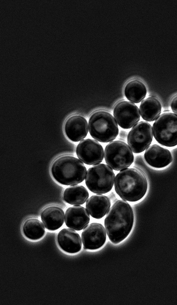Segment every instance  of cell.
<instances>
[{"label": "cell", "instance_id": "1", "mask_svg": "<svg viewBox=\"0 0 177 305\" xmlns=\"http://www.w3.org/2000/svg\"><path fill=\"white\" fill-rule=\"evenodd\" d=\"M134 218L132 208L126 201L119 200L114 203L104 220L106 233L113 243L118 244L127 237Z\"/></svg>", "mask_w": 177, "mask_h": 305}, {"label": "cell", "instance_id": "2", "mask_svg": "<svg viewBox=\"0 0 177 305\" xmlns=\"http://www.w3.org/2000/svg\"><path fill=\"white\" fill-rule=\"evenodd\" d=\"M114 186L116 193L121 199L136 202L146 194L148 182L145 175L139 169L125 168L116 175Z\"/></svg>", "mask_w": 177, "mask_h": 305}, {"label": "cell", "instance_id": "3", "mask_svg": "<svg viewBox=\"0 0 177 305\" xmlns=\"http://www.w3.org/2000/svg\"><path fill=\"white\" fill-rule=\"evenodd\" d=\"M51 172L54 179L65 185H74L85 179L87 169L83 162L74 156L63 155L52 163Z\"/></svg>", "mask_w": 177, "mask_h": 305}, {"label": "cell", "instance_id": "4", "mask_svg": "<svg viewBox=\"0 0 177 305\" xmlns=\"http://www.w3.org/2000/svg\"><path fill=\"white\" fill-rule=\"evenodd\" d=\"M88 125L91 136L100 142H110L115 140L118 134L116 120L105 111L94 112L89 119Z\"/></svg>", "mask_w": 177, "mask_h": 305}, {"label": "cell", "instance_id": "5", "mask_svg": "<svg viewBox=\"0 0 177 305\" xmlns=\"http://www.w3.org/2000/svg\"><path fill=\"white\" fill-rule=\"evenodd\" d=\"M115 176L113 170L108 165L104 163L97 164L88 170L85 183L92 192L105 194L112 189Z\"/></svg>", "mask_w": 177, "mask_h": 305}, {"label": "cell", "instance_id": "6", "mask_svg": "<svg viewBox=\"0 0 177 305\" xmlns=\"http://www.w3.org/2000/svg\"><path fill=\"white\" fill-rule=\"evenodd\" d=\"M152 131L160 144L172 147L177 145V115L171 112L161 114L153 124Z\"/></svg>", "mask_w": 177, "mask_h": 305}, {"label": "cell", "instance_id": "7", "mask_svg": "<svg viewBox=\"0 0 177 305\" xmlns=\"http://www.w3.org/2000/svg\"><path fill=\"white\" fill-rule=\"evenodd\" d=\"M104 158L107 164L115 171L129 167L134 159L129 146L120 140L112 141L105 147Z\"/></svg>", "mask_w": 177, "mask_h": 305}, {"label": "cell", "instance_id": "8", "mask_svg": "<svg viewBox=\"0 0 177 305\" xmlns=\"http://www.w3.org/2000/svg\"><path fill=\"white\" fill-rule=\"evenodd\" d=\"M153 139L152 128L150 124L140 122L129 132L127 143L133 152L139 153L147 149Z\"/></svg>", "mask_w": 177, "mask_h": 305}, {"label": "cell", "instance_id": "9", "mask_svg": "<svg viewBox=\"0 0 177 305\" xmlns=\"http://www.w3.org/2000/svg\"><path fill=\"white\" fill-rule=\"evenodd\" d=\"M76 152L83 162L89 165L100 163L104 157L102 146L96 141L91 139L80 141L76 147Z\"/></svg>", "mask_w": 177, "mask_h": 305}, {"label": "cell", "instance_id": "10", "mask_svg": "<svg viewBox=\"0 0 177 305\" xmlns=\"http://www.w3.org/2000/svg\"><path fill=\"white\" fill-rule=\"evenodd\" d=\"M140 113L138 107L133 103L122 101L114 107V118L120 127L129 129L140 121Z\"/></svg>", "mask_w": 177, "mask_h": 305}, {"label": "cell", "instance_id": "11", "mask_svg": "<svg viewBox=\"0 0 177 305\" xmlns=\"http://www.w3.org/2000/svg\"><path fill=\"white\" fill-rule=\"evenodd\" d=\"M82 241L84 249L95 250L102 247L106 240V233L103 226L99 223H91L83 230Z\"/></svg>", "mask_w": 177, "mask_h": 305}, {"label": "cell", "instance_id": "12", "mask_svg": "<svg viewBox=\"0 0 177 305\" xmlns=\"http://www.w3.org/2000/svg\"><path fill=\"white\" fill-rule=\"evenodd\" d=\"M64 132L67 137L73 142L83 140L87 135L88 125L86 119L78 115L70 117L64 123Z\"/></svg>", "mask_w": 177, "mask_h": 305}, {"label": "cell", "instance_id": "13", "mask_svg": "<svg viewBox=\"0 0 177 305\" xmlns=\"http://www.w3.org/2000/svg\"><path fill=\"white\" fill-rule=\"evenodd\" d=\"M64 221L67 227L76 231H80L89 223L90 216L85 208L79 205H74L66 210Z\"/></svg>", "mask_w": 177, "mask_h": 305}, {"label": "cell", "instance_id": "14", "mask_svg": "<svg viewBox=\"0 0 177 305\" xmlns=\"http://www.w3.org/2000/svg\"><path fill=\"white\" fill-rule=\"evenodd\" d=\"M144 158L148 164L156 168L165 167L173 160L171 152L156 144L147 149L144 154Z\"/></svg>", "mask_w": 177, "mask_h": 305}, {"label": "cell", "instance_id": "15", "mask_svg": "<svg viewBox=\"0 0 177 305\" xmlns=\"http://www.w3.org/2000/svg\"><path fill=\"white\" fill-rule=\"evenodd\" d=\"M59 247L65 252L75 253L80 251L82 241L79 234L71 228H63L58 234Z\"/></svg>", "mask_w": 177, "mask_h": 305}, {"label": "cell", "instance_id": "16", "mask_svg": "<svg viewBox=\"0 0 177 305\" xmlns=\"http://www.w3.org/2000/svg\"><path fill=\"white\" fill-rule=\"evenodd\" d=\"M111 206L110 199L101 194L92 195L87 201L86 207L88 212L93 218L100 219L109 212Z\"/></svg>", "mask_w": 177, "mask_h": 305}, {"label": "cell", "instance_id": "17", "mask_svg": "<svg viewBox=\"0 0 177 305\" xmlns=\"http://www.w3.org/2000/svg\"><path fill=\"white\" fill-rule=\"evenodd\" d=\"M64 212L56 206L46 208L41 214V219L45 227L48 230L54 231L63 225L64 220Z\"/></svg>", "mask_w": 177, "mask_h": 305}, {"label": "cell", "instance_id": "18", "mask_svg": "<svg viewBox=\"0 0 177 305\" xmlns=\"http://www.w3.org/2000/svg\"><path fill=\"white\" fill-rule=\"evenodd\" d=\"M161 109L159 101L155 97H149L141 103L140 113L143 119L148 122H152L158 118Z\"/></svg>", "mask_w": 177, "mask_h": 305}, {"label": "cell", "instance_id": "19", "mask_svg": "<svg viewBox=\"0 0 177 305\" xmlns=\"http://www.w3.org/2000/svg\"><path fill=\"white\" fill-rule=\"evenodd\" d=\"M89 193L82 185H72L65 189L63 194L64 201L69 204L80 205L88 199Z\"/></svg>", "mask_w": 177, "mask_h": 305}, {"label": "cell", "instance_id": "20", "mask_svg": "<svg viewBox=\"0 0 177 305\" xmlns=\"http://www.w3.org/2000/svg\"><path fill=\"white\" fill-rule=\"evenodd\" d=\"M124 94L128 100L134 103H138L146 97L147 89L145 85L138 80L128 82L124 88Z\"/></svg>", "mask_w": 177, "mask_h": 305}, {"label": "cell", "instance_id": "21", "mask_svg": "<svg viewBox=\"0 0 177 305\" xmlns=\"http://www.w3.org/2000/svg\"><path fill=\"white\" fill-rule=\"evenodd\" d=\"M24 235L29 239L37 240L41 239L45 234V227L38 219L30 218L25 221L23 226Z\"/></svg>", "mask_w": 177, "mask_h": 305}, {"label": "cell", "instance_id": "22", "mask_svg": "<svg viewBox=\"0 0 177 305\" xmlns=\"http://www.w3.org/2000/svg\"><path fill=\"white\" fill-rule=\"evenodd\" d=\"M171 107L172 111L177 114V96L172 99L171 103Z\"/></svg>", "mask_w": 177, "mask_h": 305}]
</instances>
